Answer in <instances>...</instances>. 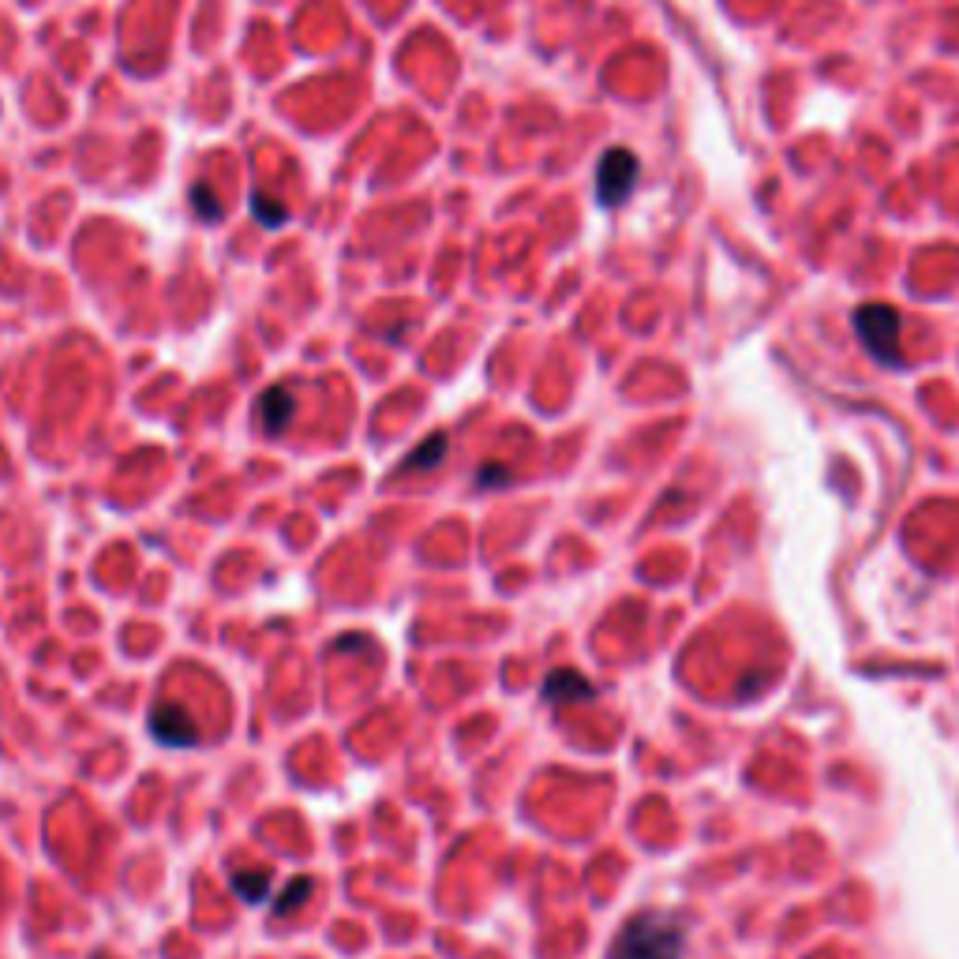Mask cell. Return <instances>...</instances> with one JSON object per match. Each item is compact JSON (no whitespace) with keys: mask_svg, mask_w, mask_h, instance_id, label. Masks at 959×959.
Wrapping results in <instances>:
<instances>
[{"mask_svg":"<svg viewBox=\"0 0 959 959\" xmlns=\"http://www.w3.org/2000/svg\"><path fill=\"white\" fill-rule=\"evenodd\" d=\"M446 451H451V438H446V435H431L409 457H405V461L398 465V472H428V469H435V465L446 457Z\"/></svg>","mask_w":959,"mask_h":959,"instance_id":"52a82bcc","label":"cell"},{"mask_svg":"<svg viewBox=\"0 0 959 959\" xmlns=\"http://www.w3.org/2000/svg\"><path fill=\"white\" fill-rule=\"evenodd\" d=\"M686 926L675 914L641 911L615 934L611 959H682Z\"/></svg>","mask_w":959,"mask_h":959,"instance_id":"6da1fadb","label":"cell"},{"mask_svg":"<svg viewBox=\"0 0 959 959\" xmlns=\"http://www.w3.org/2000/svg\"><path fill=\"white\" fill-rule=\"evenodd\" d=\"M252 210H255V218H259V222L267 225V229H278L281 222H285V207H281V202H274V199H267L262 191H255V196H252Z\"/></svg>","mask_w":959,"mask_h":959,"instance_id":"30bf717a","label":"cell"},{"mask_svg":"<svg viewBox=\"0 0 959 959\" xmlns=\"http://www.w3.org/2000/svg\"><path fill=\"white\" fill-rule=\"evenodd\" d=\"M543 701L548 705H574V701H588L596 698V686L585 679V675L570 671V667H562V671H551L548 679H543Z\"/></svg>","mask_w":959,"mask_h":959,"instance_id":"5b68a950","label":"cell"},{"mask_svg":"<svg viewBox=\"0 0 959 959\" xmlns=\"http://www.w3.org/2000/svg\"><path fill=\"white\" fill-rule=\"evenodd\" d=\"M229 885H233V892L241 896V900L259 903L267 900L270 892V869H236V874L229 877Z\"/></svg>","mask_w":959,"mask_h":959,"instance_id":"ba28073f","label":"cell"},{"mask_svg":"<svg viewBox=\"0 0 959 959\" xmlns=\"http://www.w3.org/2000/svg\"><path fill=\"white\" fill-rule=\"evenodd\" d=\"M151 735H154V742L169 746V750H188V746L199 742L196 720H191L180 705H165V701L151 709Z\"/></svg>","mask_w":959,"mask_h":959,"instance_id":"277c9868","label":"cell"},{"mask_svg":"<svg viewBox=\"0 0 959 959\" xmlns=\"http://www.w3.org/2000/svg\"><path fill=\"white\" fill-rule=\"evenodd\" d=\"M510 480H514V477H510V469H506V465H499V461H488V465H483V469L477 472V488H491V483L506 488Z\"/></svg>","mask_w":959,"mask_h":959,"instance_id":"7c38bea8","label":"cell"},{"mask_svg":"<svg viewBox=\"0 0 959 959\" xmlns=\"http://www.w3.org/2000/svg\"><path fill=\"white\" fill-rule=\"evenodd\" d=\"M858 341L881 364H900V312L888 304H862L855 312Z\"/></svg>","mask_w":959,"mask_h":959,"instance_id":"7a4b0ae2","label":"cell"},{"mask_svg":"<svg viewBox=\"0 0 959 959\" xmlns=\"http://www.w3.org/2000/svg\"><path fill=\"white\" fill-rule=\"evenodd\" d=\"M307 896H312V881H307V877H296V881L289 885L285 892L278 896V903H274V914H278V919H285V914H293L296 908H301V903L307 900Z\"/></svg>","mask_w":959,"mask_h":959,"instance_id":"9c48e42d","label":"cell"},{"mask_svg":"<svg viewBox=\"0 0 959 959\" xmlns=\"http://www.w3.org/2000/svg\"><path fill=\"white\" fill-rule=\"evenodd\" d=\"M296 417V398L285 390V386H270L259 398V424L267 435H281Z\"/></svg>","mask_w":959,"mask_h":959,"instance_id":"8992f818","label":"cell"},{"mask_svg":"<svg viewBox=\"0 0 959 959\" xmlns=\"http://www.w3.org/2000/svg\"><path fill=\"white\" fill-rule=\"evenodd\" d=\"M638 169L641 162L627 147H611V151L600 157V169H596V199H600V207L607 210L622 207V202L630 199L633 184H638Z\"/></svg>","mask_w":959,"mask_h":959,"instance_id":"3957f363","label":"cell"},{"mask_svg":"<svg viewBox=\"0 0 959 959\" xmlns=\"http://www.w3.org/2000/svg\"><path fill=\"white\" fill-rule=\"evenodd\" d=\"M191 207L199 210L202 222H214V218H218V199H214V191H210L207 184H196V188H191Z\"/></svg>","mask_w":959,"mask_h":959,"instance_id":"8fae6325","label":"cell"}]
</instances>
